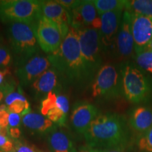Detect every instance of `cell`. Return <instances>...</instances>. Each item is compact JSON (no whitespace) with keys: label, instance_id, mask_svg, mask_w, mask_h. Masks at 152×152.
Returning a JSON list of instances; mask_svg holds the SVG:
<instances>
[{"label":"cell","instance_id":"41","mask_svg":"<svg viewBox=\"0 0 152 152\" xmlns=\"http://www.w3.org/2000/svg\"><path fill=\"white\" fill-rule=\"evenodd\" d=\"M38 152H43V151H38Z\"/></svg>","mask_w":152,"mask_h":152},{"label":"cell","instance_id":"6","mask_svg":"<svg viewBox=\"0 0 152 152\" xmlns=\"http://www.w3.org/2000/svg\"><path fill=\"white\" fill-rule=\"evenodd\" d=\"M42 1L6 0L0 1V17L3 20L36 25L42 16Z\"/></svg>","mask_w":152,"mask_h":152},{"label":"cell","instance_id":"17","mask_svg":"<svg viewBox=\"0 0 152 152\" xmlns=\"http://www.w3.org/2000/svg\"><path fill=\"white\" fill-rule=\"evenodd\" d=\"M58 82V72L54 68H49L31 85L37 94L45 95L54 90Z\"/></svg>","mask_w":152,"mask_h":152},{"label":"cell","instance_id":"18","mask_svg":"<svg viewBox=\"0 0 152 152\" xmlns=\"http://www.w3.org/2000/svg\"><path fill=\"white\" fill-rule=\"evenodd\" d=\"M5 104L9 113L26 115L30 111V104L26 98L18 92H12L7 94L5 98Z\"/></svg>","mask_w":152,"mask_h":152},{"label":"cell","instance_id":"34","mask_svg":"<svg viewBox=\"0 0 152 152\" xmlns=\"http://www.w3.org/2000/svg\"><path fill=\"white\" fill-rule=\"evenodd\" d=\"M8 131L9 134H10L13 138L17 139L20 137V131L19 130V128H9Z\"/></svg>","mask_w":152,"mask_h":152},{"label":"cell","instance_id":"15","mask_svg":"<svg viewBox=\"0 0 152 152\" xmlns=\"http://www.w3.org/2000/svg\"><path fill=\"white\" fill-rule=\"evenodd\" d=\"M98 115V109L94 105L89 102H80L74 106L71 116V124L76 132L85 134Z\"/></svg>","mask_w":152,"mask_h":152},{"label":"cell","instance_id":"13","mask_svg":"<svg viewBox=\"0 0 152 152\" xmlns=\"http://www.w3.org/2000/svg\"><path fill=\"white\" fill-rule=\"evenodd\" d=\"M118 54L123 58L134 56V44L132 33L131 13L125 10L123 12L115 42Z\"/></svg>","mask_w":152,"mask_h":152},{"label":"cell","instance_id":"4","mask_svg":"<svg viewBox=\"0 0 152 152\" xmlns=\"http://www.w3.org/2000/svg\"><path fill=\"white\" fill-rule=\"evenodd\" d=\"M81 55L90 81L102 67L103 52L99 30L92 28H83L77 30Z\"/></svg>","mask_w":152,"mask_h":152},{"label":"cell","instance_id":"7","mask_svg":"<svg viewBox=\"0 0 152 152\" xmlns=\"http://www.w3.org/2000/svg\"><path fill=\"white\" fill-rule=\"evenodd\" d=\"M122 94L121 68L106 64L100 68L92 85V96L94 98L111 99Z\"/></svg>","mask_w":152,"mask_h":152},{"label":"cell","instance_id":"39","mask_svg":"<svg viewBox=\"0 0 152 152\" xmlns=\"http://www.w3.org/2000/svg\"><path fill=\"white\" fill-rule=\"evenodd\" d=\"M4 98V93L1 92V91H0V103H1V102L2 101Z\"/></svg>","mask_w":152,"mask_h":152},{"label":"cell","instance_id":"24","mask_svg":"<svg viewBox=\"0 0 152 152\" xmlns=\"http://www.w3.org/2000/svg\"><path fill=\"white\" fill-rule=\"evenodd\" d=\"M137 146L140 152H152V127L139 135Z\"/></svg>","mask_w":152,"mask_h":152},{"label":"cell","instance_id":"36","mask_svg":"<svg viewBox=\"0 0 152 152\" xmlns=\"http://www.w3.org/2000/svg\"><path fill=\"white\" fill-rule=\"evenodd\" d=\"M9 74V71L8 69H4L0 70V85L3 83L5 77L8 75Z\"/></svg>","mask_w":152,"mask_h":152},{"label":"cell","instance_id":"23","mask_svg":"<svg viewBox=\"0 0 152 152\" xmlns=\"http://www.w3.org/2000/svg\"><path fill=\"white\" fill-rule=\"evenodd\" d=\"M136 64L141 69L152 74V51L145 50L134 55Z\"/></svg>","mask_w":152,"mask_h":152},{"label":"cell","instance_id":"27","mask_svg":"<svg viewBox=\"0 0 152 152\" xmlns=\"http://www.w3.org/2000/svg\"><path fill=\"white\" fill-rule=\"evenodd\" d=\"M14 150L13 142L7 135L0 134V151L10 152Z\"/></svg>","mask_w":152,"mask_h":152},{"label":"cell","instance_id":"1","mask_svg":"<svg viewBox=\"0 0 152 152\" xmlns=\"http://www.w3.org/2000/svg\"><path fill=\"white\" fill-rule=\"evenodd\" d=\"M129 123L122 115L99 114L84 134L88 147L98 150L125 149L130 140Z\"/></svg>","mask_w":152,"mask_h":152},{"label":"cell","instance_id":"35","mask_svg":"<svg viewBox=\"0 0 152 152\" xmlns=\"http://www.w3.org/2000/svg\"><path fill=\"white\" fill-rule=\"evenodd\" d=\"M90 150V152H125V149H105V150H98L92 149L88 147Z\"/></svg>","mask_w":152,"mask_h":152},{"label":"cell","instance_id":"30","mask_svg":"<svg viewBox=\"0 0 152 152\" xmlns=\"http://www.w3.org/2000/svg\"><path fill=\"white\" fill-rule=\"evenodd\" d=\"M57 3L61 5L66 10L71 12L72 10L75 9L80 5L82 1H76V0H57Z\"/></svg>","mask_w":152,"mask_h":152},{"label":"cell","instance_id":"31","mask_svg":"<svg viewBox=\"0 0 152 152\" xmlns=\"http://www.w3.org/2000/svg\"><path fill=\"white\" fill-rule=\"evenodd\" d=\"M57 106L64 113L68 114L69 111V102L68 98L62 94L57 95Z\"/></svg>","mask_w":152,"mask_h":152},{"label":"cell","instance_id":"10","mask_svg":"<svg viewBox=\"0 0 152 152\" xmlns=\"http://www.w3.org/2000/svg\"><path fill=\"white\" fill-rule=\"evenodd\" d=\"M71 26L76 30L83 28H92L100 30L101 18L92 0L82 1L77 7L70 12Z\"/></svg>","mask_w":152,"mask_h":152},{"label":"cell","instance_id":"16","mask_svg":"<svg viewBox=\"0 0 152 152\" xmlns=\"http://www.w3.org/2000/svg\"><path fill=\"white\" fill-rule=\"evenodd\" d=\"M128 123L139 135L143 134L152 127V109L144 106L134 108L131 112Z\"/></svg>","mask_w":152,"mask_h":152},{"label":"cell","instance_id":"20","mask_svg":"<svg viewBox=\"0 0 152 152\" xmlns=\"http://www.w3.org/2000/svg\"><path fill=\"white\" fill-rule=\"evenodd\" d=\"M49 145L54 152H73V144L66 133L53 131L48 137Z\"/></svg>","mask_w":152,"mask_h":152},{"label":"cell","instance_id":"29","mask_svg":"<svg viewBox=\"0 0 152 152\" xmlns=\"http://www.w3.org/2000/svg\"><path fill=\"white\" fill-rule=\"evenodd\" d=\"M11 61V56L8 49L4 47H0V66H7Z\"/></svg>","mask_w":152,"mask_h":152},{"label":"cell","instance_id":"11","mask_svg":"<svg viewBox=\"0 0 152 152\" xmlns=\"http://www.w3.org/2000/svg\"><path fill=\"white\" fill-rule=\"evenodd\" d=\"M52 66L47 57L35 55L20 63L16 75L23 85H32L38 77Z\"/></svg>","mask_w":152,"mask_h":152},{"label":"cell","instance_id":"14","mask_svg":"<svg viewBox=\"0 0 152 152\" xmlns=\"http://www.w3.org/2000/svg\"><path fill=\"white\" fill-rule=\"evenodd\" d=\"M42 13L43 16L56 25L64 39L71 26V16L69 11L56 1H42Z\"/></svg>","mask_w":152,"mask_h":152},{"label":"cell","instance_id":"32","mask_svg":"<svg viewBox=\"0 0 152 152\" xmlns=\"http://www.w3.org/2000/svg\"><path fill=\"white\" fill-rule=\"evenodd\" d=\"M20 115L18 113H9V128H18L20 123Z\"/></svg>","mask_w":152,"mask_h":152},{"label":"cell","instance_id":"25","mask_svg":"<svg viewBox=\"0 0 152 152\" xmlns=\"http://www.w3.org/2000/svg\"><path fill=\"white\" fill-rule=\"evenodd\" d=\"M57 106V95L55 92H50L47 95L46 98L42 101L40 112L42 115L46 116L48 112Z\"/></svg>","mask_w":152,"mask_h":152},{"label":"cell","instance_id":"8","mask_svg":"<svg viewBox=\"0 0 152 152\" xmlns=\"http://www.w3.org/2000/svg\"><path fill=\"white\" fill-rule=\"evenodd\" d=\"M35 34L39 47L49 54L56 52L64 40L56 25L43 16L37 23Z\"/></svg>","mask_w":152,"mask_h":152},{"label":"cell","instance_id":"2","mask_svg":"<svg viewBox=\"0 0 152 152\" xmlns=\"http://www.w3.org/2000/svg\"><path fill=\"white\" fill-rule=\"evenodd\" d=\"M47 58L66 81L75 85L91 83L82 58L77 30L73 26L70 27L59 49Z\"/></svg>","mask_w":152,"mask_h":152},{"label":"cell","instance_id":"40","mask_svg":"<svg viewBox=\"0 0 152 152\" xmlns=\"http://www.w3.org/2000/svg\"><path fill=\"white\" fill-rule=\"evenodd\" d=\"M0 152H2V151H0ZM10 152H16V151H15V150H14V151H10Z\"/></svg>","mask_w":152,"mask_h":152},{"label":"cell","instance_id":"5","mask_svg":"<svg viewBox=\"0 0 152 152\" xmlns=\"http://www.w3.org/2000/svg\"><path fill=\"white\" fill-rule=\"evenodd\" d=\"M36 25L12 22L9 28V39L14 54L22 63L35 56L38 45L35 34Z\"/></svg>","mask_w":152,"mask_h":152},{"label":"cell","instance_id":"28","mask_svg":"<svg viewBox=\"0 0 152 152\" xmlns=\"http://www.w3.org/2000/svg\"><path fill=\"white\" fill-rule=\"evenodd\" d=\"M9 112L6 104L0 106V127L2 128L8 129L9 127Z\"/></svg>","mask_w":152,"mask_h":152},{"label":"cell","instance_id":"37","mask_svg":"<svg viewBox=\"0 0 152 152\" xmlns=\"http://www.w3.org/2000/svg\"><path fill=\"white\" fill-rule=\"evenodd\" d=\"M7 129L2 128L0 127V134H2V135H7Z\"/></svg>","mask_w":152,"mask_h":152},{"label":"cell","instance_id":"33","mask_svg":"<svg viewBox=\"0 0 152 152\" xmlns=\"http://www.w3.org/2000/svg\"><path fill=\"white\" fill-rule=\"evenodd\" d=\"M14 150L16 152H37L33 148L26 144H22L21 142H17L14 146Z\"/></svg>","mask_w":152,"mask_h":152},{"label":"cell","instance_id":"22","mask_svg":"<svg viewBox=\"0 0 152 152\" xmlns=\"http://www.w3.org/2000/svg\"><path fill=\"white\" fill-rule=\"evenodd\" d=\"M125 10L133 14L152 18V0L128 1Z\"/></svg>","mask_w":152,"mask_h":152},{"label":"cell","instance_id":"3","mask_svg":"<svg viewBox=\"0 0 152 152\" xmlns=\"http://www.w3.org/2000/svg\"><path fill=\"white\" fill-rule=\"evenodd\" d=\"M122 94L133 104L147 102L152 96V78L137 65L126 61L120 66Z\"/></svg>","mask_w":152,"mask_h":152},{"label":"cell","instance_id":"12","mask_svg":"<svg viewBox=\"0 0 152 152\" xmlns=\"http://www.w3.org/2000/svg\"><path fill=\"white\" fill-rule=\"evenodd\" d=\"M134 54L145 50L152 39V18L131 13Z\"/></svg>","mask_w":152,"mask_h":152},{"label":"cell","instance_id":"21","mask_svg":"<svg viewBox=\"0 0 152 152\" xmlns=\"http://www.w3.org/2000/svg\"><path fill=\"white\" fill-rule=\"evenodd\" d=\"M99 16L115 10H125L128 1L125 0H92Z\"/></svg>","mask_w":152,"mask_h":152},{"label":"cell","instance_id":"38","mask_svg":"<svg viewBox=\"0 0 152 152\" xmlns=\"http://www.w3.org/2000/svg\"><path fill=\"white\" fill-rule=\"evenodd\" d=\"M147 49H149V50H151V51H152V39H151V40L150 41V42L149 43V45H148Z\"/></svg>","mask_w":152,"mask_h":152},{"label":"cell","instance_id":"26","mask_svg":"<svg viewBox=\"0 0 152 152\" xmlns=\"http://www.w3.org/2000/svg\"><path fill=\"white\" fill-rule=\"evenodd\" d=\"M66 116H67V114L64 113L58 106L50 110L46 115L47 118L50 120L52 123H57L61 125H64L66 122Z\"/></svg>","mask_w":152,"mask_h":152},{"label":"cell","instance_id":"9","mask_svg":"<svg viewBox=\"0 0 152 152\" xmlns=\"http://www.w3.org/2000/svg\"><path fill=\"white\" fill-rule=\"evenodd\" d=\"M124 11H109L100 16L101 28L99 33L104 52H109L115 47L118 32Z\"/></svg>","mask_w":152,"mask_h":152},{"label":"cell","instance_id":"19","mask_svg":"<svg viewBox=\"0 0 152 152\" xmlns=\"http://www.w3.org/2000/svg\"><path fill=\"white\" fill-rule=\"evenodd\" d=\"M22 123L27 128L39 132H46L53 126V123L42 114L29 112L23 116Z\"/></svg>","mask_w":152,"mask_h":152}]
</instances>
